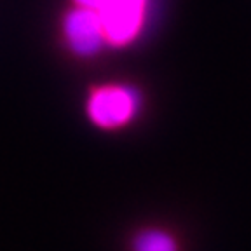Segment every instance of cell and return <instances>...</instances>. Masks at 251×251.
I'll list each match as a JSON object with an SVG mask.
<instances>
[{"label": "cell", "instance_id": "3957f363", "mask_svg": "<svg viewBox=\"0 0 251 251\" xmlns=\"http://www.w3.org/2000/svg\"><path fill=\"white\" fill-rule=\"evenodd\" d=\"M63 31L70 51L77 56H94L106 42L100 16L93 9L78 7L65 16Z\"/></svg>", "mask_w": 251, "mask_h": 251}, {"label": "cell", "instance_id": "277c9868", "mask_svg": "<svg viewBox=\"0 0 251 251\" xmlns=\"http://www.w3.org/2000/svg\"><path fill=\"white\" fill-rule=\"evenodd\" d=\"M133 251H178V243L169 232L145 228L134 235Z\"/></svg>", "mask_w": 251, "mask_h": 251}, {"label": "cell", "instance_id": "5b68a950", "mask_svg": "<svg viewBox=\"0 0 251 251\" xmlns=\"http://www.w3.org/2000/svg\"><path fill=\"white\" fill-rule=\"evenodd\" d=\"M78 4V7H86V9H93V11H100L101 5L105 4L106 0H75Z\"/></svg>", "mask_w": 251, "mask_h": 251}, {"label": "cell", "instance_id": "7a4b0ae2", "mask_svg": "<svg viewBox=\"0 0 251 251\" xmlns=\"http://www.w3.org/2000/svg\"><path fill=\"white\" fill-rule=\"evenodd\" d=\"M145 0H106L98 12L105 40L115 46L127 44L138 35L143 21Z\"/></svg>", "mask_w": 251, "mask_h": 251}, {"label": "cell", "instance_id": "6da1fadb", "mask_svg": "<svg viewBox=\"0 0 251 251\" xmlns=\"http://www.w3.org/2000/svg\"><path fill=\"white\" fill-rule=\"evenodd\" d=\"M141 96L134 87L106 84L91 91L86 101L89 121L101 129H117L127 126L138 115Z\"/></svg>", "mask_w": 251, "mask_h": 251}]
</instances>
